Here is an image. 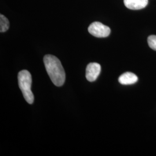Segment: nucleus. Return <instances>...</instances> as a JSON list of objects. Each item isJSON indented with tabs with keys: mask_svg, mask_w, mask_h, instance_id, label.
Instances as JSON below:
<instances>
[{
	"mask_svg": "<svg viewBox=\"0 0 156 156\" xmlns=\"http://www.w3.org/2000/svg\"><path fill=\"white\" fill-rule=\"evenodd\" d=\"M44 62L51 82L56 86H62L66 80V73L59 59L56 56L47 55L44 58Z\"/></svg>",
	"mask_w": 156,
	"mask_h": 156,
	"instance_id": "obj_1",
	"label": "nucleus"
},
{
	"mask_svg": "<svg viewBox=\"0 0 156 156\" xmlns=\"http://www.w3.org/2000/svg\"><path fill=\"white\" fill-rule=\"evenodd\" d=\"M18 83L22 92L23 97L29 104H32L34 100L33 93L31 91L32 77L27 70H22L18 73Z\"/></svg>",
	"mask_w": 156,
	"mask_h": 156,
	"instance_id": "obj_2",
	"label": "nucleus"
},
{
	"mask_svg": "<svg viewBox=\"0 0 156 156\" xmlns=\"http://www.w3.org/2000/svg\"><path fill=\"white\" fill-rule=\"evenodd\" d=\"M90 34L97 38H105L111 34L110 28L98 22L92 23L88 28Z\"/></svg>",
	"mask_w": 156,
	"mask_h": 156,
	"instance_id": "obj_3",
	"label": "nucleus"
},
{
	"mask_svg": "<svg viewBox=\"0 0 156 156\" xmlns=\"http://www.w3.org/2000/svg\"><path fill=\"white\" fill-rule=\"evenodd\" d=\"M100 73V65L97 62H91L86 68V77L88 81L92 82L97 79Z\"/></svg>",
	"mask_w": 156,
	"mask_h": 156,
	"instance_id": "obj_4",
	"label": "nucleus"
},
{
	"mask_svg": "<svg viewBox=\"0 0 156 156\" xmlns=\"http://www.w3.org/2000/svg\"><path fill=\"white\" fill-rule=\"evenodd\" d=\"M124 4L129 9L140 10L147 6L148 0H124Z\"/></svg>",
	"mask_w": 156,
	"mask_h": 156,
	"instance_id": "obj_5",
	"label": "nucleus"
},
{
	"mask_svg": "<svg viewBox=\"0 0 156 156\" xmlns=\"http://www.w3.org/2000/svg\"><path fill=\"white\" fill-rule=\"evenodd\" d=\"M138 78L137 76L133 73L127 72L120 75L119 78V83L123 85L133 84L138 82Z\"/></svg>",
	"mask_w": 156,
	"mask_h": 156,
	"instance_id": "obj_6",
	"label": "nucleus"
},
{
	"mask_svg": "<svg viewBox=\"0 0 156 156\" xmlns=\"http://www.w3.org/2000/svg\"><path fill=\"white\" fill-rule=\"evenodd\" d=\"M9 27V22L8 19L3 15H0V32L4 33Z\"/></svg>",
	"mask_w": 156,
	"mask_h": 156,
	"instance_id": "obj_7",
	"label": "nucleus"
},
{
	"mask_svg": "<svg viewBox=\"0 0 156 156\" xmlns=\"http://www.w3.org/2000/svg\"><path fill=\"white\" fill-rule=\"evenodd\" d=\"M148 45L151 49L156 51V35H151L147 38Z\"/></svg>",
	"mask_w": 156,
	"mask_h": 156,
	"instance_id": "obj_8",
	"label": "nucleus"
}]
</instances>
